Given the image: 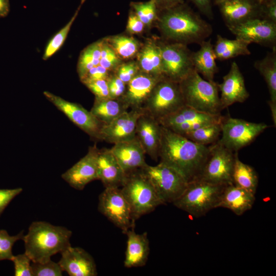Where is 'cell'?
Wrapping results in <instances>:
<instances>
[{"label": "cell", "instance_id": "obj_6", "mask_svg": "<svg viewBox=\"0 0 276 276\" xmlns=\"http://www.w3.org/2000/svg\"><path fill=\"white\" fill-rule=\"evenodd\" d=\"M226 185L201 180L188 182L182 194L172 203L195 218L216 208L220 195Z\"/></svg>", "mask_w": 276, "mask_h": 276}, {"label": "cell", "instance_id": "obj_31", "mask_svg": "<svg viewBox=\"0 0 276 276\" xmlns=\"http://www.w3.org/2000/svg\"><path fill=\"white\" fill-rule=\"evenodd\" d=\"M258 175L254 168L236 156L232 175V183L255 195L258 186Z\"/></svg>", "mask_w": 276, "mask_h": 276}, {"label": "cell", "instance_id": "obj_13", "mask_svg": "<svg viewBox=\"0 0 276 276\" xmlns=\"http://www.w3.org/2000/svg\"><path fill=\"white\" fill-rule=\"evenodd\" d=\"M43 94L58 110L91 138L100 140V131L103 124L90 111L78 103L65 100L48 91H44Z\"/></svg>", "mask_w": 276, "mask_h": 276}, {"label": "cell", "instance_id": "obj_34", "mask_svg": "<svg viewBox=\"0 0 276 276\" xmlns=\"http://www.w3.org/2000/svg\"><path fill=\"white\" fill-rule=\"evenodd\" d=\"M119 58L128 59L138 52L139 43L134 38L123 35H118L106 39Z\"/></svg>", "mask_w": 276, "mask_h": 276}, {"label": "cell", "instance_id": "obj_17", "mask_svg": "<svg viewBox=\"0 0 276 276\" xmlns=\"http://www.w3.org/2000/svg\"><path fill=\"white\" fill-rule=\"evenodd\" d=\"M218 86L221 93L222 109L235 103H242L249 96L244 77L235 61L232 63L228 72L223 76L222 83L218 84Z\"/></svg>", "mask_w": 276, "mask_h": 276}, {"label": "cell", "instance_id": "obj_49", "mask_svg": "<svg viewBox=\"0 0 276 276\" xmlns=\"http://www.w3.org/2000/svg\"><path fill=\"white\" fill-rule=\"evenodd\" d=\"M203 15L210 19L213 18L212 0H189Z\"/></svg>", "mask_w": 276, "mask_h": 276}, {"label": "cell", "instance_id": "obj_7", "mask_svg": "<svg viewBox=\"0 0 276 276\" xmlns=\"http://www.w3.org/2000/svg\"><path fill=\"white\" fill-rule=\"evenodd\" d=\"M184 105L179 82L164 77L154 86L143 110L158 121Z\"/></svg>", "mask_w": 276, "mask_h": 276}, {"label": "cell", "instance_id": "obj_22", "mask_svg": "<svg viewBox=\"0 0 276 276\" xmlns=\"http://www.w3.org/2000/svg\"><path fill=\"white\" fill-rule=\"evenodd\" d=\"M161 127L158 121L147 113L139 118L136 127V136L146 154L156 160L161 135Z\"/></svg>", "mask_w": 276, "mask_h": 276}, {"label": "cell", "instance_id": "obj_45", "mask_svg": "<svg viewBox=\"0 0 276 276\" xmlns=\"http://www.w3.org/2000/svg\"><path fill=\"white\" fill-rule=\"evenodd\" d=\"M22 191L21 188L0 189V216L10 202Z\"/></svg>", "mask_w": 276, "mask_h": 276}, {"label": "cell", "instance_id": "obj_42", "mask_svg": "<svg viewBox=\"0 0 276 276\" xmlns=\"http://www.w3.org/2000/svg\"><path fill=\"white\" fill-rule=\"evenodd\" d=\"M99 64V63L94 59L88 47L85 48L81 53L77 65L80 79H82L90 68Z\"/></svg>", "mask_w": 276, "mask_h": 276}, {"label": "cell", "instance_id": "obj_20", "mask_svg": "<svg viewBox=\"0 0 276 276\" xmlns=\"http://www.w3.org/2000/svg\"><path fill=\"white\" fill-rule=\"evenodd\" d=\"M110 150L126 174L147 164L145 152L136 136L131 140L114 144Z\"/></svg>", "mask_w": 276, "mask_h": 276}, {"label": "cell", "instance_id": "obj_53", "mask_svg": "<svg viewBox=\"0 0 276 276\" xmlns=\"http://www.w3.org/2000/svg\"><path fill=\"white\" fill-rule=\"evenodd\" d=\"M229 1H231V0H214V2L215 5H219V4L223 2Z\"/></svg>", "mask_w": 276, "mask_h": 276}, {"label": "cell", "instance_id": "obj_35", "mask_svg": "<svg viewBox=\"0 0 276 276\" xmlns=\"http://www.w3.org/2000/svg\"><path fill=\"white\" fill-rule=\"evenodd\" d=\"M80 8V7L78 8L74 15L66 25L60 30L49 41L43 54L42 59L43 60H47L52 56L63 45L71 27L78 15Z\"/></svg>", "mask_w": 276, "mask_h": 276}, {"label": "cell", "instance_id": "obj_44", "mask_svg": "<svg viewBox=\"0 0 276 276\" xmlns=\"http://www.w3.org/2000/svg\"><path fill=\"white\" fill-rule=\"evenodd\" d=\"M107 82L110 98L122 99L126 90V84L114 74L110 75Z\"/></svg>", "mask_w": 276, "mask_h": 276}, {"label": "cell", "instance_id": "obj_19", "mask_svg": "<svg viewBox=\"0 0 276 276\" xmlns=\"http://www.w3.org/2000/svg\"><path fill=\"white\" fill-rule=\"evenodd\" d=\"M163 78L156 77L140 71L126 84L125 93L121 99L128 108L143 110L154 86Z\"/></svg>", "mask_w": 276, "mask_h": 276}, {"label": "cell", "instance_id": "obj_16", "mask_svg": "<svg viewBox=\"0 0 276 276\" xmlns=\"http://www.w3.org/2000/svg\"><path fill=\"white\" fill-rule=\"evenodd\" d=\"M144 111L131 109L126 111L108 124H104L100 131V140L109 143L131 140L136 136L137 120Z\"/></svg>", "mask_w": 276, "mask_h": 276}, {"label": "cell", "instance_id": "obj_48", "mask_svg": "<svg viewBox=\"0 0 276 276\" xmlns=\"http://www.w3.org/2000/svg\"><path fill=\"white\" fill-rule=\"evenodd\" d=\"M145 25L133 13L128 16L126 27L127 31L131 34H139L143 32Z\"/></svg>", "mask_w": 276, "mask_h": 276}, {"label": "cell", "instance_id": "obj_14", "mask_svg": "<svg viewBox=\"0 0 276 276\" xmlns=\"http://www.w3.org/2000/svg\"><path fill=\"white\" fill-rule=\"evenodd\" d=\"M236 38L248 42L275 48L276 24L255 18L228 28Z\"/></svg>", "mask_w": 276, "mask_h": 276}, {"label": "cell", "instance_id": "obj_55", "mask_svg": "<svg viewBox=\"0 0 276 276\" xmlns=\"http://www.w3.org/2000/svg\"><path fill=\"white\" fill-rule=\"evenodd\" d=\"M86 1V0H81L80 5L79 7H81L82 5Z\"/></svg>", "mask_w": 276, "mask_h": 276}, {"label": "cell", "instance_id": "obj_5", "mask_svg": "<svg viewBox=\"0 0 276 276\" xmlns=\"http://www.w3.org/2000/svg\"><path fill=\"white\" fill-rule=\"evenodd\" d=\"M121 192L129 203L133 222L153 211L163 202L141 169L126 174Z\"/></svg>", "mask_w": 276, "mask_h": 276}, {"label": "cell", "instance_id": "obj_41", "mask_svg": "<svg viewBox=\"0 0 276 276\" xmlns=\"http://www.w3.org/2000/svg\"><path fill=\"white\" fill-rule=\"evenodd\" d=\"M82 83L94 94L96 99L110 98L107 80H87Z\"/></svg>", "mask_w": 276, "mask_h": 276}, {"label": "cell", "instance_id": "obj_43", "mask_svg": "<svg viewBox=\"0 0 276 276\" xmlns=\"http://www.w3.org/2000/svg\"><path fill=\"white\" fill-rule=\"evenodd\" d=\"M139 72L137 63L129 62L119 65L115 70L114 74L127 84Z\"/></svg>", "mask_w": 276, "mask_h": 276}, {"label": "cell", "instance_id": "obj_1", "mask_svg": "<svg viewBox=\"0 0 276 276\" xmlns=\"http://www.w3.org/2000/svg\"><path fill=\"white\" fill-rule=\"evenodd\" d=\"M210 151V145L197 144L162 126L160 163L175 169L188 182L198 179Z\"/></svg>", "mask_w": 276, "mask_h": 276}, {"label": "cell", "instance_id": "obj_37", "mask_svg": "<svg viewBox=\"0 0 276 276\" xmlns=\"http://www.w3.org/2000/svg\"><path fill=\"white\" fill-rule=\"evenodd\" d=\"M24 236V231L15 236H10L7 231L0 230V261L12 260V247L16 242L22 240Z\"/></svg>", "mask_w": 276, "mask_h": 276}, {"label": "cell", "instance_id": "obj_28", "mask_svg": "<svg viewBox=\"0 0 276 276\" xmlns=\"http://www.w3.org/2000/svg\"><path fill=\"white\" fill-rule=\"evenodd\" d=\"M137 61V64L140 72L156 77H164L158 43L154 41L147 42L139 52Z\"/></svg>", "mask_w": 276, "mask_h": 276}, {"label": "cell", "instance_id": "obj_33", "mask_svg": "<svg viewBox=\"0 0 276 276\" xmlns=\"http://www.w3.org/2000/svg\"><path fill=\"white\" fill-rule=\"evenodd\" d=\"M221 122L205 125L183 136L198 144L212 145L217 142L221 135Z\"/></svg>", "mask_w": 276, "mask_h": 276}, {"label": "cell", "instance_id": "obj_4", "mask_svg": "<svg viewBox=\"0 0 276 276\" xmlns=\"http://www.w3.org/2000/svg\"><path fill=\"white\" fill-rule=\"evenodd\" d=\"M179 84L186 105L209 114H221L217 83L204 79L193 70Z\"/></svg>", "mask_w": 276, "mask_h": 276}, {"label": "cell", "instance_id": "obj_24", "mask_svg": "<svg viewBox=\"0 0 276 276\" xmlns=\"http://www.w3.org/2000/svg\"><path fill=\"white\" fill-rule=\"evenodd\" d=\"M255 201V194L233 183L229 184L222 190L216 208H226L240 216L252 208Z\"/></svg>", "mask_w": 276, "mask_h": 276}, {"label": "cell", "instance_id": "obj_11", "mask_svg": "<svg viewBox=\"0 0 276 276\" xmlns=\"http://www.w3.org/2000/svg\"><path fill=\"white\" fill-rule=\"evenodd\" d=\"M160 49L163 76L179 82L194 69L192 53L187 45L172 42H158Z\"/></svg>", "mask_w": 276, "mask_h": 276}, {"label": "cell", "instance_id": "obj_39", "mask_svg": "<svg viewBox=\"0 0 276 276\" xmlns=\"http://www.w3.org/2000/svg\"><path fill=\"white\" fill-rule=\"evenodd\" d=\"M119 62L120 58L107 41L103 40L99 64L110 72L115 71Z\"/></svg>", "mask_w": 276, "mask_h": 276}, {"label": "cell", "instance_id": "obj_9", "mask_svg": "<svg viewBox=\"0 0 276 276\" xmlns=\"http://www.w3.org/2000/svg\"><path fill=\"white\" fill-rule=\"evenodd\" d=\"M208 158L197 180L212 183L232 184V175L237 152H233L218 142L210 145Z\"/></svg>", "mask_w": 276, "mask_h": 276}, {"label": "cell", "instance_id": "obj_18", "mask_svg": "<svg viewBox=\"0 0 276 276\" xmlns=\"http://www.w3.org/2000/svg\"><path fill=\"white\" fill-rule=\"evenodd\" d=\"M58 262L70 276H96V265L91 256L81 247L70 246L61 253Z\"/></svg>", "mask_w": 276, "mask_h": 276}, {"label": "cell", "instance_id": "obj_40", "mask_svg": "<svg viewBox=\"0 0 276 276\" xmlns=\"http://www.w3.org/2000/svg\"><path fill=\"white\" fill-rule=\"evenodd\" d=\"M11 261L14 264V275L33 276L32 261L25 252L14 256Z\"/></svg>", "mask_w": 276, "mask_h": 276}, {"label": "cell", "instance_id": "obj_50", "mask_svg": "<svg viewBox=\"0 0 276 276\" xmlns=\"http://www.w3.org/2000/svg\"><path fill=\"white\" fill-rule=\"evenodd\" d=\"M158 11L170 8L183 3V0H153Z\"/></svg>", "mask_w": 276, "mask_h": 276}, {"label": "cell", "instance_id": "obj_25", "mask_svg": "<svg viewBox=\"0 0 276 276\" xmlns=\"http://www.w3.org/2000/svg\"><path fill=\"white\" fill-rule=\"evenodd\" d=\"M127 236L124 266L127 268L144 266L150 252L149 241L147 232L137 234L134 227L126 233Z\"/></svg>", "mask_w": 276, "mask_h": 276}, {"label": "cell", "instance_id": "obj_51", "mask_svg": "<svg viewBox=\"0 0 276 276\" xmlns=\"http://www.w3.org/2000/svg\"><path fill=\"white\" fill-rule=\"evenodd\" d=\"M10 11L9 0H0V18L7 16Z\"/></svg>", "mask_w": 276, "mask_h": 276}, {"label": "cell", "instance_id": "obj_21", "mask_svg": "<svg viewBox=\"0 0 276 276\" xmlns=\"http://www.w3.org/2000/svg\"><path fill=\"white\" fill-rule=\"evenodd\" d=\"M218 6L228 28L250 19L261 18V4L258 0H231Z\"/></svg>", "mask_w": 276, "mask_h": 276}, {"label": "cell", "instance_id": "obj_2", "mask_svg": "<svg viewBox=\"0 0 276 276\" xmlns=\"http://www.w3.org/2000/svg\"><path fill=\"white\" fill-rule=\"evenodd\" d=\"M157 21L163 37L172 42L200 44L213 32L212 26L184 3L158 11Z\"/></svg>", "mask_w": 276, "mask_h": 276}, {"label": "cell", "instance_id": "obj_30", "mask_svg": "<svg viewBox=\"0 0 276 276\" xmlns=\"http://www.w3.org/2000/svg\"><path fill=\"white\" fill-rule=\"evenodd\" d=\"M249 43L245 41L236 38L229 39L217 35L214 45V51L216 59L225 60L239 56L249 55L251 54L248 49Z\"/></svg>", "mask_w": 276, "mask_h": 276}, {"label": "cell", "instance_id": "obj_23", "mask_svg": "<svg viewBox=\"0 0 276 276\" xmlns=\"http://www.w3.org/2000/svg\"><path fill=\"white\" fill-rule=\"evenodd\" d=\"M98 180L105 188L121 187L126 176L110 149H99L97 160Z\"/></svg>", "mask_w": 276, "mask_h": 276}, {"label": "cell", "instance_id": "obj_47", "mask_svg": "<svg viewBox=\"0 0 276 276\" xmlns=\"http://www.w3.org/2000/svg\"><path fill=\"white\" fill-rule=\"evenodd\" d=\"M261 18L276 24V2L261 4Z\"/></svg>", "mask_w": 276, "mask_h": 276}, {"label": "cell", "instance_id": "obj_26", "mask_svg": "<svg viewBox=\"0 0 276 276\" xmlns=\"http://www.w3.org/2000/svg\"><path fill=\"white\" fill-rule=\"evenodd\" d=\"M223 117L221 114H212L200 112L185 105L158 122L161 126L169 129L186 123L202 122L210 124L219 122Z\"/></svg>", "mask_w": 276, "mask_h": 276}, {"label": "cell", "instance_id": "obj_8", "mask_svg": "<svg viewBox=\"0 0 276 276\" xmlns=\"http://www.w3.org/2000/svg\"><path fill=\"white\" fill-rule=\"evenodd\" d=\"M140 169L164 204L173 203L182 194L188 183L177 171L162 163L153 166L147 164Z\"/></svg>", "mask_w": 276, "mask_h": 276}, {"label": "cell", "instance_id": "obj_27", "mask_svg": "<svg viewBox=\"0 0 276 276\" xmlns=\"http://www.w3.org/2000/svg\"><path fill=\"white\" fill-rule=\"evenodd\" d=\"M199 45V49L192 53L194 69L202 75L205 80L214 81V76L218 71L214 45L211 42V39L204 40Z\"/></svg>", "mask_w": 276, "mask_h": 276}, {"label": "cell", "instance_id": "obj_12", "mask_svg": "<svg viewBox=\"0 0 276 276\" xmlns=\"http://www.w3.org/2000/svg\"><path fill=\"white\" fill-rule=\"evenodd\" d=\"M98 209L123 233L134 227L130 205L119 188H105L99 196Z\"/></svg>", "mask_w": 276, "mask_h": 276}, {"label": "cell", "instance_id": "obj_54", "mask_svg": "<svg viewBox=\"0 0 276 276\" xmlns=\"http://www.w3.org/2000/svg\"><path fill=\"white\" fill-rule=\"evenodd\" d=\"M276 0H263L262 3L275 2Z\"/></svg>", "mask_w": 276, "mask_h": 276}, {"label": "cell", "instance_id": "obj_38", "mask_svg": "<svg viewBox=\"0 0 276 276\" xmlns=\"http://www.w3.org/2000/svg\"><path fill=\"white\" fill-rule=\"evenodd\" d=\"M33 276H61L62 270L58 264L50 260L44 262H32Z\"/></svg>", "mask_w": 276, "mask_h": 276}, {"label": "cell", "instance_id": "obj_15", "mask_svg": "<svg viewBox=\"0 0 276 276\" xmlns=\"http://www.w3.org/2000/svg\"><path fill=\"white\" fill-rule=\"evenodd\" d=\"M99 149L90 146L86 154L61 175L71 187L82 190L90 182L98 180L97 160Z\"/></svg>", "mask_w": 276, "mask_h": 276}, {"label": "cell", "instance_id": "obj_46", "mask_svg": "<svg viewBox=\"0 0 276 276\" xmlns=\"http://www.w3.org/2000/svg\"><path fill=\"white\" fill-rule=\"evenodd\" d=\"M109 72L99 64L90 68L80 80L82 82L87 80H107L110 75Z\"/></svg>", "mask_w": 276, "mask_h": 276}, {"label": "cell", "instance_id": "obj_52", "mask_svg": "<svg viewBox=\"0 0 276 276\" xmlns=\"http://www.w3.org/2000/svg\"><path fill=\"white\" fill-rule=\"evenodd\" d=\"M268 105L271 113V117L274 126L276 125V103H273L269 100L268 102Z\"/></svg>", "mask_w": 276, "mask_h": 276}, {"label": "cell", "instance_id": "obj_29", "mask_svg": "<svg viewBox=\"0 0 276 276\" xmlns=\"http://www.w3.org/2000/svg\"><path fill=\"white\" fill-rule=\"evenodd\" d=\"M128 108L121 99H95L90 111L104 125L110 123Z\"/></svg>", "mask_w": 276, "mask_h": 276}, {"label": "cell", "instance_id": "obj_36", "mask_svg": "<svg viewBox=\"0 0 276 276\" xmlns=\"http://www.w3.org/2000/svg\"><path fill=\"white\" fill-rule=\"evenodd\" d=\"M133 13L147 26L157 20L158 10L153 0L145 2H131Z\"/></svg>", "mask_w": 276, "mask_h": 276}, {"label": "cell", "instance_id": "obj_56", "mask_svg": "<svg viewBox=\"0 0 276 276\" xmlns=\"http://www.w3.org/2000/svg\"><path fill=\"white\" fill-rule=\"evenodd\" d=\"M263 0H258V2L261 4H262Z\"/></svg>", "mask_w": 276, "mask_h": 276}, {"label": "cell", "instance_id": "obj_3", "mask_svg": "<svg viewBox=\"0 0 276 276\" xmlns=\"http://www.w3.org/2000/svg\"><path fill=\"white\" fill-rule=\"evenodd\" d=\"M72 232L62 226L45 221H34L24 235L25 252L32 262H44L52 256L61 253L71 245Z\"/></svg>", "mask_w": 276, "mask_h": 276}, {"label": "cell", "instance_id": "obj_10", "mask_svg": "<svg viewBox=\"0 0 276 276\" xmlns=\"http://www.w3.org/2000/svg\"><path fill=\"white\" fill-rule=\"evenodd\" d=\"M268 126L243 119L224 117L221 122V136L219 143L233 152L249 145Z\"/></svg>", "mask_w": 276, "mask_h": 276}, {"label": "cell", "instance_id": "obj_32", "mask_svg": "<svg viewBox=\"0 0 276 276\" xmlns=\"http://www.w3.org/2000/svg\"><path fill=\"white\" fill-rule=\"evenodd\" d=\"M254 65L267 84L269 101L276 103V48H273L263 58L256 60Z\"/></svg>", "mask_w": 276, "mask_h": 276}]
</instances>
